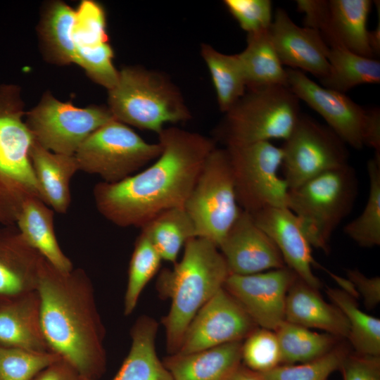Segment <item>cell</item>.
<instances>
[{"label":"cell","instance_id":"cell-1","mask_svg":"<svg viewBox=\"0 0 380 380\" xmlns=\"http://www.w3.org/2000/svg\"><path fill=\"white\" fill-rule=\"evenodd\" d=\"M161 153L144 170L116 183H97L93 195L98 211L120 227L141 228L167 210L184 207L215 142L178 127L158 134Z\"/></svg>","mask_w":380,"mask_h":380},{"label":"cell","instance_id":"cell-2","mask_svg":"<svg viewBox=\"0 0 380 380\" xmlns=\"http://www.w3.org/2000/svg\"><path fill=\"white\" fill-rule=\"evenodd\" d=\"M37 291L49 350L82 374L98 380L106 367V331L85 272L73 269L63 272L43 258Z\"/></svg>","mask_w":380,"mask_h":380},{"label":"cell","instance_id":"cell-3","mask_svg":"<svg viewBox=\"0 0 380 380\" xmlns=\"http://www.w3.org/2000/svg\"><path fill=\"white\" fill-rule=\"evenodd\" d=\"M184 247L181 260L172 269L161 271L157 281L161 296L171 300L170 310L162 320L170 355L177 353L192 319L223 288L229 275L225 260L214 243L196 237Z\"/></svg>","mask_w":380,"mask_h":380},{"label":"cell","instance_id":"cell-4","mask_svg":"<svg viewBox=\"0 0 380 380\" xmlns=\"http://www.w3.org/2000/svg\"><path fill=\"white\" fill-rule=\"evenodd\" d=\"M108 91L109 110L127 125L158 134L167 123L185 122L191 117L178 87L159 72L125 67Z\"/></svg>","mask_w":380,"mask_h":380},{"label":"cell","instance_id":"cell-5","mask_svg":"<svg viewBox=\"0 0 380 380\" xmlns=\"http://www.w3.org/2000/svg\"><path fill=\"white\" fill-rule=\"evenodd\" d=\"M299 101L285 86L248 89L224 113L216 129L217 138L226 147L285 141L300 115Z\"/></svg>","mask_w":380,"mask_h":380},{"label":"cell","instance_id":"cell-6","mask_svg":"<svg viewBox=\"0 0 380 380\" xmlns=\"http://www.w3.org/2000/svg\"><path fill=\"white\" fill-rule=\"evenodd\" d=\"M357 194L356 173L348 165L290 189L287 208L298 217L312 247L327 253L332 234L350 213Z\"/></svg>","mask_w":380,"mask_h":380},{"label":"cell","instance_id":"cell-7","mask_svg":"<svg viewBox=\"0 0 380 380\" xmlns=\"http://www.w3.org/2000/svg\"><path fill=\"white\" fill-rule=\"evenodd\" d=\"M184 207L197 237L219 247L242 211L225 148L215 147L209 153Z\"/></svg>","mask_w":380,"mask_h":380},{"label":"cell","instance_id":"cell-8","mask_svg":"<svg viewBox=\"0 0 380 380\" xmlns=\"http://www.w3.org/2000/svg\"><path fill=\"white\" fill-rule=\"evenodd\" d=\"M161 150L158 142L146 141L128 125L114 119L91 133L74 156L79 170L112 184L155 160Z\"/></svg>","mask_w":380,"mask_h":380},{"label":"cell","instance_id":"cell-9","mask_svg":"<svg viewBox=\"0 0 380 380\" xmlns=\"http://www.w3.org/2000/svg\"><path fill=\"white\" fill-rule=\"evenodd\" d=\"M240 208L251 214L286 207L289 186L279 175L283 151L270 141L225 147Z\"/></svg>","mask_w":380,"mask_h":380},{"label":"cell","instance_id":"cell-10","mask_svg":"<svg viewBox=\"0 0 380 380\" xmlns=\"http://www.w3.org/2000/svg\"><path fill=\"white\" fill-rule=\"evenodd\" d=\"M346 144L329 127L300 114L281 148L284 179L289 190L348 164Z\"/></svg>","mask_w":380,"mask_h":380},{"label":"cell","instance_id":"cell-11","mask_svg":"<svg viewBox=\"0 0 380 380\" xmlns=\"http://www.w3.org/2000/svg\"><path fill=\"white\" fill-rule=\"evenodd\" d=\"M114 119L108 108H79L46 94L27 113L25 122L42 146L73 156L91 133Z\"/></svg>","mask_w":380,"mask_h":380},{"label":"cell","instance_id":"cell-12","mask_svg":"<svg viewBox=\"0 0 380 380\" xmlns=\"http://www.w3.org/2000/svg\"><path fill=\"white\" fill-rule=\"evenodd\" d=\"M256 327L241 305L222 288L192 319L176 353H190L243 341Z\"/></svg>","mask_w":380,"mask_h":380},{"label":"cell","instance_id":"cell-13","mask_svg":"<svg viewBox=\"0 0 380 380\" xmlns=\"http://www.w3.org/2000/svg\"><path fill=\"white\" fill-rule=\"evenodd\" d=\"M297 277L286 266L251 274H229L223 288L257 327L275 331L285 321L287 292Z\"/></svg>","mask_w":380,"mask_h":380},{"label":"cell","instance_id":"cell-14","mask_svg":"<svg viewBox=\"0 0 380 380\" xmlns=\"http://www.w3.org/2000/svg\"><path fill=\"white\" fill-rule=\"evenodd\" d=\"M286 72L289 87L298 99L318 113L346 144L362 149L369 109L343 93L319 85L300 70L289 68Z\"/></svg>","mask_w":380,"mask_h":380},{"label":"cell","instance_id":"cell-15","mask_svg":"<svg viewBox=\"0 0 380 380\" xmlns=\"http://www.w3.org/2000/svg\"><path fill=\"white\" fill-rule=\"evenodd\" d=\"M75 64L94 82L108 90L118 78L113 62V51L106 33V13L94 1L84 0L76 8L73 30Z\"/></svg>","mask_w":380,"mask_h":380},{"label":"cell","instance_id":"cell-16","mask_svg":"<svg viewBox=\"0 0 380 380\" xmlns=\"http://www.w3.org/2000/svg\"><path fill=\"white\" fill-rule=\"evenodd\" d=\"M218 248L229 274L246 275L286 267L272 240L243 210Z\"/></svg>","mask_w":380,"mask_h":380},{"label":"cell","instance_id":"cell-17","mask_svg":"<svg viewBox=\"0 0 380 380\" xmlns=\"http://www.w3.org/2000/svg\"><path fill=\"white\" fill-rule=\"evenodd\" d=\"M268 32L283 65L308 72L319 80L328 75L329 47L318 30L299 27L279 8Z\"/></svg>","mask_w":380,"mask_h":380},{"label":"cell","instance_id":"cell-18","mask_svg":"<svg viewBox=\"0 0 380 380\" xmlns=\"http://www.w3.org/2000/svg\"><path fill=\"white\" fill-rule=\"evenodd\" d=\"M251 215L274 243L286 266L300 279L319 290L322 283L312 271V267L319 264L296 215L286 207L268 208Z\"/></svg>","mask_w":380,"mask_h":380},{"label":"cell","instance_id":"cell-19","mask_svg":"<svg viewBox=\"0 0 380 380\" xmlns=\"http://www.w3.org/2000/svg\"><path fill=\"white\" fill-rule=\"evenodd\" d=\"M42 259L15 225L0 227V305L37 291Z\"/></svg>","mask_w":380,"mask_h":380},{"label":"cell","instance_id":"cell-20","mask_svg":"<svg viewBox=\"0 0 380 380\" xmlns=\"http://www.w3.org/2000/svg\"><path fill=\"white\" fill-rule=\"evenodd\" d=\"M373 4L370 0H327L317 30L328 46L374 58L367 27Z\"/></svg>","mask_w":380,"mask_h":380},{"label":"cell","instance_id":"cell-21","mask_svg":"<svg viewBox=\"0 0 380 380\" xmlns=\"http://www.w3.org/2000/svg\"><path fill=\"white\" fill-rule=\"evenodd\" d=\"M285 321L314 328L341 339L348 338L346 318L333 303H327L316 289L297 277L286 295Z\"/></svg>","mask_w":380,"mask_h":380},{"label":"cell","instance_id":"cell-22","mask_svg":"<svg viewBox=\"0 0 380 380\" xmlns=\"http://www.w3.org/2000/svg\"><path fill=\"white\" fill-rule=\"evenodd\" d=\"M0 346L38 353L51 352L42 327L37 291L0 305Z\"/></svg>","mask_w":380,"mask_h":380},{"label":"cell","instance_id":"cell-23","mask_svg":"<svg viewBox=\"0 0 380 380\" xmlns=\"http://www.w3.org/2000/svg\"><path fill=\"white\" fill-rule=\"evenodd\" d=\"M242 341L170 355L163 363L173 380H227L241 364Z\"/></svg>","mask_w":380,"mask_h":380},{"label":"cell","instance_id":"cell-24","mask_svg":"<svg viewBox=\"0 0 380 380\" xmlns=\"http://www.w3.org/2000/svg\"><path fill=\"white\" fill-rule=\"evenodd\" d=\"M43 201L58 213H65L71 202L70 182L79 171L73 156L52 152L34 141L30 152Z\"/></svg>","mask_w":380,"mask_h":380},{"label":"cell","instance_id":"cell-25","mask_svg":"<svg viewBox=\"0 0 380 380\" xmlns=\"http://www.w3.org/2000/svg\"><path fill=\"white\" fill-rule=\"evenodd\" d=\"M54 211L38 196L24 203L15 226L27 243L52 266L63 272L73 265L61 248L55 233Z\"/></svg>","mask_w":380,"mask_h":380},{"label":"cell","instance_id":"cell-26","mask_svg":"<svg viewBox=\"0 0 380 380\" xmlns=\"http://www.w3.org/2000/svg\"><path fill=\"white\" fill-rule=\"evenodd\" d=\"M158 328L156 321L146 315L136 321L128 355L112 380H173L156 353Z\"/></svg>","mask_w":380,"mask_h":380},{"label":"cell","instance_id":"cell-27","mask_svg":"<svg viewBox=\"0 0 380 380\" xmlns=\"http://www.w3.org/2000/svg\"><path fill=\"white\" fill-rule=\"evenodd\" d=\"M237 54L246 89L274 85L289 87L286 69L283 68L268 30L248 34L246 47Z\"/></svg>","mask_w":380,"mask_h":380},{"label":"cell","instance_id":"cell-28","mask_svg":"<svg viewBox=\"0 0 380 380\" xmlns=\"http://www.w3.org/2000/svg\"><path fill=\"white\" fill-rule=\"evenodd\" d=\"M162 260L177 262L186 241L197 237L194 224L184 207L173 208L158 214L141 228Z\"/></svg>","mask_w":380,"mask_h":380},{"label":"cell","instance_id":"cell-29","mask_svg":"<svg viewBox=\"0 0 380 380\" xmlns=\"http://www.w3.org/2000/svg\"><path fill=\"white\" fill-rule=\"evenodd\" d=\"M328 61L329 72L319 80L324 87L345 94L357 85L380 82V63L374 58L334 47L329 48Z\"/></svg>","mask_w":380,"mask_h":380},{"label":"cell","instance_id":"cell-30","mask_svg":"<svg viewBox=\"0 0 380 380\" xmlns=\"http://www.w3.org/2000/svg\"><path fill=\"white\" fill-rule=\"evenodd\" d=\"M326 293L347 319L348 340L354 352L380 357V319L360 309L355 297L342 289L327 288Z\"/></svg>","mask_w":380,"mask_h":380},{"label":"cell","instance_id":"cell-31","mask_svg":"<svg viewBox=\"0 0 380 380\" xmlns=\"http://www.w3.org/2000/svg\"><path fill=\"white\" fill-rule=\"evenodd\" d=\"M281 353V365L308 362L326 355L341 338L284 321L275 331Z\"/></svg>","mask_w":380,"mask_h":380},{"label":"cell","instance_id":"cell-32","mask_svg":"<svg viewBox=\"0 0 380 380\" xmlns=\"http://www.w3.org/2000/svg\"><path fill=\"white\" fill-rule=\"evenodd\" d=\"M76 9L61 1L50 4L40 24L43 45L50 58L60 64L75 63L73 30Z\"/></svg>","mask_w":380,"mask_h":380},{"label":"cell","instance_id":"cell-33","mask_svg":"<svg viewBox=\"0 0 380 380\" xmlns=\"http://www.w3.org/2000/svg\"><path fill=\"white\" fill-rule=\"evenodd\" d=\"M201 54L209 69L219 108L226 113L246 91L238 54L222 53L207 44H201Z\"/></svg>","mask_w":380,"mask_h":380},{"label":"cell","instance_id":"cell-34","mask_svg":"<svg viewBox=\"0 0 380 380\" xmlns=\"http://www.w3.org/2000/svg\"><path fill=\"white\" fill-rule=\"evenodd\" d=\"M369 195L361 214L348 223L344 233L358 246L372 248L380 245V160L367 162Z\"/></svg>","mask_w":380,"mask_h":380},{"label":"cell","instance_id":"cell-35","mask_svg":"<svg viewBox=\"0 0 380 380\" xmlns=\"http://www.w3.org/2000/svg\"><path fill=\"white\" fill-rule=\"evenodd\" d=\"M162 258L148 239L141 232L137 237L128 269L124 298V314L135 309L140 295L158 270Z\"/></svg>","mask_w":380,"mask_h":380},{"label":"cell","instance_id":"cell-36","mask_svg":"<svg viewBox=\"0 0 380 380\" xmlns=\"http://www.w3.org/2000/svg\"><path fill=\"white\" fill-rule=\"evenodd\" d=\"M348 353L343 346L338 345L332 350L316 360L293 365H280L263 372H254L260 380H327Z\"/></svg>","mask_w":380,"mask_h":380},{"label":"cell","instance_id":"cell-37","mask_svg":"<svg viewBox=\"0 0 380 380\" xmlns=\"http://www.w3.org/2000/svg\"><path fill=\"white\" fill-rule=\"evenodd\" d=\"M61 358L53 352L38 353L0 346V380H32Z\"/></svg>","mask_w":380,"mask_h":380},{"label":"cell","instance_id":"cell-38","mask_svg":"<svg viewBox=\"0 0 380 380\" xmlns=\"http://www.w3.org/2000/svg\"><path fill=\"white\" fill-rule=\"evenodd\" d=\"M248 369L263 372L281 365V353L274 331L256 327L243 341L241 362Z\"/></svg>","mask_w":380,"mask_h":380},{"label":"cell","instance_id":"cell-39","mask_svg":"<svg viewBox=\"0 0 380 380\" xmlns=\"http://www.w3.org/2000/svg\"><path fill=\"white\" fill-rule=\"evenodd\" d=\"M224 4L248 32L268 30L272 23V6L270 0H224Z\"/></svg>","mask_w":380,"mask_h":380},{"label":"cell","instance_id":"cell-40","mask_svg":"<svg viewBox=\"0 0 380 380\" xmlns=\"http://www.w3.org/2000/svg\"><path fill=\"white\" fill-rule=\"evenodd\" d=\"M32 196L40 198L0 166V227L15 225L24 203Z\"/></svg>","mask_w":380,"mask_h":380},{"label":"cell","instance_id":"cell-41","mask_svg":"<svg viewBox=\"0 0 380 380\" xmlns=\"http://www.w3.org/2000/svg\"><path fill=\"white\" fill-rule=\"evenodd\" d=\"M338 371L343 380H380V357L348 352Z\"/></svg>","mask_w":380,"mask_h":380},{"label":"cell","instance_id":"cell-42","mask_svg":"<svg viewBox=\"0 0 380 380\" xmlns=\"http://www.w3.org/2000/svg\"><path fill=\"white\" fill-rule=\"evenodd\" d=\"M346 276L365 306L369 310L376 307L380 302V277H368L357 269H348Z\"/></svg>","mask_w":380,"mask_h":380},{"label":"cell","instance_id":"cell-43","mask_svg":"<svg viewBox=\"0 0 380 380\" xmlns=\"http://www.w3.org/2000/svg\"><path fill=\"white\" fill-rule=\"evenodd\" d=\"M32 380H94L80 373L61 358L42 370Z\"/></svg>","mask_w":380,"mask_h":380},{"label":"cell","instance_id":"cell-44","mask_svg":"<svg viewBox=\"0 0 380 380\" xmlns=\"http://www.w3.org/2000/svg\"><path fill=\"white\" fill-rule=\"evenodd\" d=\"M363 141L364 146L374 150V158L380 160V110L377 108L369 109Z\"/></svg>","mask_w":380,"mask_h":380},{"label":"cell","instance_id":"cell-45","mask_svg":"<svg viewBox=\"0 0 380 380\" xmlns=\"http://www.w3.org/2000/svg\"><path fill=\"white\" fill-rule=\"evenodd\" d=\"M227 380H260L254 372L245 366L241 365L232 374Z\"/></svg>","mask_w":380,"mask_h":380}]
</instances>
